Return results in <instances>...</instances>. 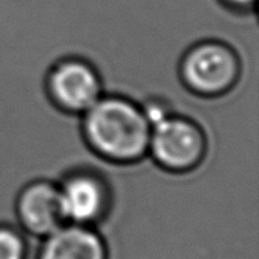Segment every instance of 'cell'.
Segmentation results:
<instances>
[{"label": "cell", "mask_w": 259, "mask_h": 259, "mask_svg": "<svg viewBox=\"0 0 259 259\" xmlns=\"http://www.w3.org/2000/svg\"><path fill=\"white\" fill-rule=\"evenodd\" d=\"M16 214L24 231L44 238L66 223L63 216L59 186L38 180L24 187L17 201Z\"/></svg>", "instance_id": "obj_6"}, {"label": "cell", "mask_w": 259, "mask_h": 259, "mask_svg": "<svg viewBox=\"0 0 259 259\" xmlns=\"http://www.w3.org/2000/svg\"><path fill=\"white\" fill-rule=\"evenodd\" d=\"M36 259H109V251L94 226L64 223L44 237Z\"/></svg>", "instance_id": "obj_7"}, {"label": "cell", "mask_w": 259, "mask_h": 259, "mask_svg": "<svg viewBox=\"0 0 259 259\" xmlns=\"http://www.w3.org/2000/svg\"><path fill=\"white\" fill-rule=\"evenodd\" d=\"M48 91L53 102L63 110L85 113L102 98V81L90 63L67 59L51 71Z\"/></svg>", "instance_id": "obj_5"}, {"label": "cell", "mask_w": 259, "mask_h": 259, "mask_svg": "<svg viewBox=\"0 0 259 259\" xmlns=\"http://www.w3.org/2000/svg\"><path fill=\"white\" fill-rule=\"evenodd\" d=\"M27 253L23 233L12 226L0 225V259H27Z\"/></svg>", "instance_id": "obj_8"}, {"label": "cell", "mask_w": 259, "mask_h": 259, "mask_svg": "<svg viewBox=\"0 0 259 259\" xmlns=\"http://www.w3.org/2000/svg\"><path fill=\"white\" fill-rule=\"evenodd\" d=\"M66 223L95 226L110 209V190L101 176L79 170L67 176L59 186Z\"/></svg>", "instance_id": "obj_4"}, {"label": "cell", "mask_w": 259, "mask_h": 259, "mask_svg": "<svg viewBox=\"0 0 259 259\" xmlns=\"http://www.w3.org/2000/svg\"><path fill=\"white\" fill-rule=\"evenodd\" d=\"M229 5L234 7H240V9H247L251 7L255 3V0H226Z\"/></svg>", "instance_id": "obj_9"}, {"label": "cell", "mask_w": 259, "mask_h": 259, "mask_svg": "<svg viewBox=\"0 0 259 259\" xmlns=\"http://www.w3.org/2000/svg\"><path fill=\"white\" fill-rule=\"evenodd\" d=\"M148 153L162 169L187 173L205 158L206 137L195 121L169 114L152 125Z\"/></svg>", "instance_id": "obj_2"}, {"label": "cell", "mask_w": 259, "mask_h": 259, "mask_svg": "<svg viewBox=\"0 0 259 259\" xmlns=\"http://www.w3.org/2000/svg\"><path fill=\"white\" fill-rule=\"evenodd\" d=\"M181 75L187 87L199 95H222L236 85L240 60L236 52L226 44L202 42L184 56Z\"/></svg>", "instance_id": "obj_3"}, {"label": "cell", "mask_w": 259, "mask_h": 259, "mask_svg": "<svg viewBox=\"0 0 259 259\" xmlns=\"http://www.w3.org/2000/svg\"><path fill=\"white\" fill-rule=\"evenodd\" d=\"M84 136L107 162L130 164L148 155L152 125L144 109L121 96L101 98L84 113Z\"/></svg>", "instance_id": "obj_1"}]
</instances>
